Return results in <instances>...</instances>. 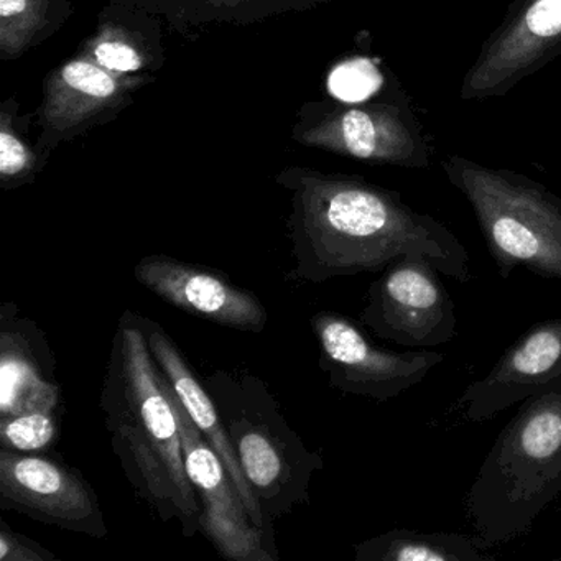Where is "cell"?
I'll list each match as a JSON object with an SVG mask.
<instances>
[{
  "mask_svg": "<svg viewBox=\"0 0 561 561\" xmlns=\"http://www.w3.org/2000/svg\"><path fill=\"white\" fill-rule=\"evenodd\" d=\"M294 278L324 284L382 272L403 255L428 259L459 284L472 280L468 249L396 192L357 182L313 186L291 229Z\"/></svg>",
  "mask_w": 561,
  "mask_h": 561,
  "instance_id": "6da1fadb",
  "label": "cell"
},
{
  "mask_svg": "<svg viewBox=\"0 0 561 561\" xmlns=\"http://www.w3.org/2000/svg\"><path fill=\"white\" fill-rule=\"evenodd\" d=\"M100 407L114 455L136 494L160 520H179L183 535L193 537L202 507L186 472L175 409L136 311H124L117 323Z\"/></svg>",
  "mask_w": 561,
  "mask_h": 561,
  "instance_id": "7a4b0ae2",
  "label": "cell"
},
{
  "mask_svg": "<svg viewBox=\"0 0 561 561\" xmlns=\"http://www.w3.org/2000/svg\"><path fill=\"white\" fill-rule=\"evenodd\" d=\"M561 494V380L528 397L502 428L466 494L482 550L524 537Z\"/></svg>",
  "mask_w": 561,
  "mask_h": 561,
  "instance_id": "3957f363",
  "label": "cell"
},
{
  "mask_svg": "<svg viewBox=\"0 0 561 561\" xmlns=\"http://www.w3.org/2000/svg\"><path fill=\"white\" fill-rule=\"evenodd\" d=\"M206 389L268 524L307 502L323 458L291 430L268 387L245 370H216Z\"/></svg>",
  "mask_w": 561,
  "mask_h": 561,
  "instance_id": "277c9868",
  "label": "cell"
},
{
  "mask_svg": "<svg viewBox=\"0 0 561 561\" xmlns=\"http://www.w3.org/2000/svg\"><path fill=\"white\" fill-rule=\"evenodd\" d=\"M453 186L471 205L499 275L515 268L561 280V198L522 173L491 169L465 157L442 162Z\"/></svg>",
  "mask_w": 561,
  "mask_h": 561,
  "instance_id": "5b68a950",
  "label": "cell"
},
{
  "mask_svg": "<svg viewBox=\"0 0 561 561\" xmlns=\"http://www.w3.org/2000/svg\"><path fill=\"white\" fill-rule=\"evenodd\" d=\"M359 320L377 337L409 350H433L458 336L455 301L438 268L419 255L383 268L367 290Z\"/></svg>",
  "mask_w": 561,
  "mask_h": 561,
  "instance_id": "8992f818",
  "label": "cell"
},
{
  "mask_svg": "<svg viewBox=\"0 0 561 561\" xmlns=\"http://www.w3.org/2000/svg\"><path fill=\"white\" fill-rule=\"evenodd\" d=\"M320 367L333 389L389 402L425 380L445 360L438 351H392L377 346L356 321L321 311L311 318Z\"/></svg>",
  "mask_w": 561,
  "mask_h": 561,
  "instance_id": "52a82bcc",
  "label": "cell"
},
{
  "mask_svg": "<svg viewBox=\"0 0 561 561\" xmlns=\"http://www.w3.org/2000/svg\"><path fill=\"white\" fill-rule=\"evenodd\" d=\"M167 393L179 420L186 472L202 507L199 531L226 560L277 561L274 535L252 522L225 462L193 425L179 400L169 390Z\"/></svg>",
  "mask_w": 561,
  "mask_h": 561,
  "instance_id": "ba28073f",
  "label": "cell"
},
{
  "mask_svg": "<svg viewBox=\"0 0 561 561\" xmlns=\"http://www.w3.org/2000/svg\"><path fill=\"white\" fill-rule=\"evenodd\" d=\"M0 508L88 537H107L93 485L78 469L38 453L0 446Z\"/></svg>",
  "mask_w": 561,
  "mask_h": 561,
  "instance_id": "9c48e42d",
  "label": "cell"
},
{
  "mask_svg": "<svg viewBox=\"0 0 561 561\" xmlns=\"http://www.w3.org/2000/svg\"><path fill=\"white\" fill-rule=\"evenodd\" d=\"M561 55V0H514L466 73L461 100L511 93Z\"/></svg>",
  "mask_w": 561,
  "mask_h": 561,
  "instance_id": "30bf717a",
  "label": "cell"
},
{
  "mask_svg": "<svg viewBox=\"0 0 561 561\" xmlns=\"http://www.w3.org/2000/svg\"><path fill=\"white\" fill-rule=\"evenodd\" d=\"M134 277L172 307L219 327L245 333H262L267 327V310L257 295L215 268L152 254L137 262Z\"/></svg>",
  "mask_w": 561,
  "mask_h": 561,
  "instance_id": "8fae6325",
  "label": "cell"
},
{
  "mask_svg": "<svg viewBox=\"0 0 561 561\" xmlns=\"http://www.w3.org/2000/svg\"><path fill=\"white\" fill-rule=\"evenodd\" d=\"M560 380L561 320L538 321L502 353L484 377L466 387L458 409L469 422H488Z\"/></svg>",
  "mask_w": 561,
  "mask_h": 561,
  "instance_id": "7c38bea8",
  "label": "cell"
},
{
  "mask_svg": "<svg viewBox=\"0 0 561 561\" xmlns=\"http://www.w3.org/2000/svg\"><path fill=\"white\" fill-rule=\"evenodd\" d=\"M60 383L55 356L35 321L22 318L14 301L0 307V416L58 412Z\"/></svg>",
  "mask_w": 561,
  "mask_h": 561,
  "instance_id": "4fadbf2b",
  "label": "cell"
},
{
  "mask_svg": "<svg viewBox=\"0 0 561 561\" xmlns=\"http://www.w3.org/2000/svg\"><path fill=\"white\" fill-rule=\"evenodd\" d=\"M142 327L150 354H152L153 363L159 369L163 386L179 400L193 425L202 432L206 442L215 448L221 461L225 462L252 522L262 530L275 537L274 528L265 518L264 512H262L261 505H259L257 499H255L254 492H252V488L249 485L244 472H242L238 455L232 448L231 439L226 433L221 415H219L218 407H216L211 393L193 373L188 360L183 356L175 341L160 327V323L142 317Z\"/></svg>",
  "mask_w": 561,
  "mask_h": 561,
  "instance_id": "5bb4252c",
  "label": "cell"
},
{
  "mask_svg": "<svg viewBox=\"0 0 561 561\" xmlns=\"http://www.w3.org/2000/svg\"><path fill=\"white\" fill-rule=\"evenodd\" d=\"M474 535L393 528L354 547L356 561H492Z\"/></svg>",
  "mask_w": 561,
  "mask_h": 561,
  "instance_id": "9a60e30c",
  "label": "cell"
},
{
  "mask_svg": "<svg viewBox=\"0 0 561 561\" xmlns=\"http://www.w3.org/2000/svg\"><path fill=\"white\" fill-rule=\"evenodd\" d=\"M58 420V412L47 410L0 416V446L19 453L45 451L57 442Z\"/></svg>",
  "mask_w": 561,
  "mask_h": 561,
  "instance_id": "2e32d148",
  "label": "cell"
},
{
  "mask_svg": "<svg viewBox=\"0 0 561 561\" xmlns=\"http://www.w3.org/2000/svg\"><path fill=\"white\" fill-rule=\"evenodd\" d=\"M383 78L367 58H356L334 68L328 78L331 94L344 103H363L382 87Z\"/></svg>",
  "mask_w": 561,
  "mask_h": 561,
  "instance_id": "e0dca14e",
  "label": "cell"
},
{
  "mask_svg": "<svg viewBox=\"0 0 561 561\" xmlns=\"http://www.w3.org/2000/svg\"><path fill=\"white\" fill-rule=\"evenodd\" d=\"M61 83L81 98L93 101L107 100L116 91V81L111 75L88 61L68 64L61 71Z\"/></svg>",
  "mask_w": 561,
  "mask_h": 561,
  "instance_id": "ac0fdd59",
  "label": "cell"
},
{
  "mask_svg": "<svg viewBox=\"0 0 561 561\" xmlns=\"http://www.w3.org/2000/svg\"><path fill=\"white\" fill-rule=\"evenodd\" d=\"M57 554L0 520V561H54Z\"/></svg>",
  "mask_w": 561,
  "mask_h": 561,
  "instance_id": "d6986e66",
  "label": "cell"
},
{
  "mask_svg": "<svg viewBox=\"0 0 561 561\" xmlns=\"http://www.w3.org/2000/svg\"><path fill=\"white\" fill-rule=\"evenodd\" d=\"M98 64L111 71L129 73L142 67V58L137 54L136 48L123 42H103L94 50Z\"/></svg>",
  "mask_w": 561,
  "mask_h": 561,
  "instance_id": "ffe728a7",
  "label": "cell"
},
{
  "mask_svg": "<svg viewBox=\"0 0 561 561\" xmlns=\"http://www.w3.org/2000/svg\"><path fill=\"white\" fill-rule=\"evenodd\" d=\"M28 165V153L24 144L9 133L0 134V173L12 179L24 172Z\"/></svg>",
  "mask_w": 561,
  "mask_h": 561,
  "instance_id": "44dd1931",
  "label": "cell"
},
{
  "mask_svg": "<svg viewBox=\"0 0 561 561\" xmlns=\"http://www.w3.org/2000/svg\"><path fill=\"white\" fill-rule=\"evenodd\" d=\"M28 0H0V15L4 21L27 11Z\"/></svg>",
  "mask_w": 561,
  "mask_h": 561,
  "instance_id": "7402d4cb",
  "label": "cell"
},
{
  "mask_svg": "<svg viewBox=\"0 0 561 561\" xmlns=\"http://www.w3.org/2000/svg\"><path fill=\"white\" fill-rule=\"evenodd\" d=\"M557 511L560 512V514H561V502H560V505H558Z\"/></svg>",
  "mask_w": 561,
  "mask_h": 561,
  "instance_id": "603a6c76",
  "label": "cell"
},
{
  "mask_svg": "<svg viewBox=\"0 0 561 561\" xmlns=\"http://www.w3.org/2000/svg\"><path fill=\"white\" fill-rule=\"evenodd\" d=\"M560 560H561V557H560Z\"/></svg>",
  "mask_w": 561,
  "mask_h": 561,
  "instance_id": "cb8c5ba5",
  "label": "cell"
}]
</instances>
